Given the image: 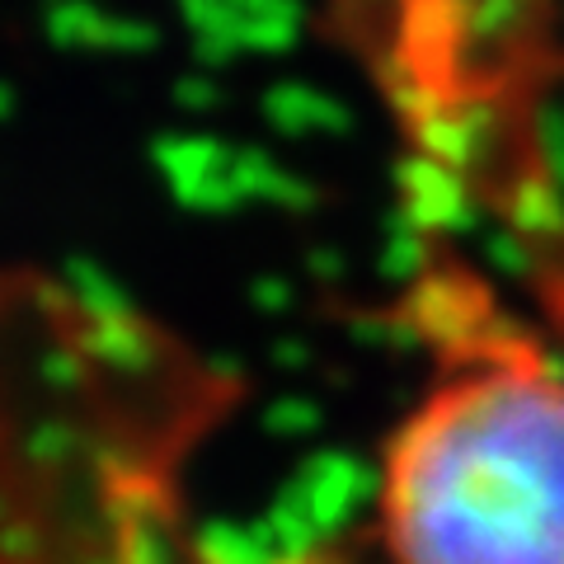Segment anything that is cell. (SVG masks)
<instances>
[{
	"label": "cell",
	"instance_id": "obj_1",
	"mask_svg": "<svg viewBox=\"0 0 564 564\" xmlns=\"http://www.w3.org/2000/svg\"><path fill=\"white\" fill-rule=\"evenodd\" d=\"M391 564H564V367L522 339L452 358L381 447Z\"/></svg>",
	"mask_w": 564,
	"mask_h": 564
}]
</instances>
